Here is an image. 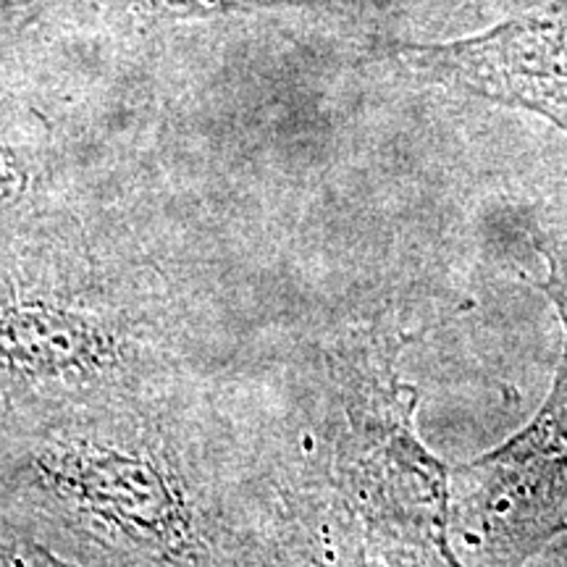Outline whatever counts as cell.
Masks as SVG:
<instances>
[{"instance_id":"1","label":"cell","mask_w":567,"mask_h":567,"mask_svg":"<svg viewBox=\"0 0 567 567\" xmlns=\"http://www.w3.org/2000/svg\"><path fill=\"white\" fill-rule=\"evenodd\" d=\"M402 329L352 337L337 363V481L379 567H467L452 536L450 471L415 429Z\"/></svg>"},{"instance_id":"2","label":"cell","mask_w":567,"mask_h":567,"mask_svg":"<svg viewBox=\"0 0 567 567\" xmlns=\"http://www.w3.org/2000/svg\"><path fill=\"white\" fill-rule=\"evenodd\" d=\"M542 252L547 276L536 287L563 323V358L534 421L455 471L452 536L467 567H523L567 534V255Z\"/></svg>"},{"instance_id":"3","label":"cell","mask_w":567,"mask_h":567,"mask_svg":"<svg viewBox=\"0 0 567 567\" xmlns=\"http://www.w3.org/2000/svg\"><path fill=\"white\" fill-rule=\"evenodd\" d=\"M415 80L530 111L567 134V0H536L502 24L436 45H400Z\"/></svg>"},{"instance_id":"4","label":"cell","mask_w":567,"mask_h":567,"mask_svg":"<svg viewBox=\"0 0 567 567\" xmlns=\"http://www.w3.org/2000/svg\"><path fill=\"white\" fill-rule=\"evenodd\" d=\"M45 476L59 494L113 523L168 542L182 536L179 494L142 460L95 446H69L48 457Z\"/></svg>"},{"instance_id":"5","label":"cell","mask_w":567,"mask_h":567,"mask_svg":"<svg viewBox=\"0 0 567 567\" xmlns=\"http://www.w3.org/2000/svg\"><path fill=\"white\" fill-rule=\"evenodd\" d=\"M105 358V337L82 316L48 305L0 308V365L27 375L87 371Z\"/></svg>"},{"instance_id":"6","label":"cell","mask_w":567,"mask_h":567,"mask_svg":"<svg viewBox=\"0 0 567 567\" xmlns=\"http://www.w3.org/2000/svg\"><path fill=\"white\" fill-rule=\"evenodd\" d=\"M295 567H371L365 557L363 536L344 509L326 513L316 526H308Z\"/></svg>"},{"instance_id":"7","label":"cell","mask_w":567,"mask_h":567,"mask_svg":"<svg viewBox=\"0 0 567 567\" xmlns=\"http://www.w3.org/2000/svg\"><path fill=\"white\" fill-rule=\"evenodd\" d=\"M142 11L161 13V17H208L226 11H252L268 6L305 3V0H132Z\"/></svg>"},{"instance_id":"8","label":"cell","mask_w":567,"mask_h":567,"mask_svg":"<svg viewBox=\"0 0 567 567\" xmlns=\"http://www.w3.org/2000/svg\"><path fill=\"white\" fill-rule=\"evenodd\" d=\"M0 567H71L30 538L0 530Z\"/></svg>"},{"instance_id":"9","label":"cell","mask_w":567,"mask_h":567,"mask_svg":"<svg viewBox=\"0 0 567 567\" xmlns=\"http://www.w3.org/2000/svg\"><path fill=\"white\" fill-rule=\"evenodd\" d=\"M563 567H567V547H565V551H563Z\"/></svg>"}]
</instances>
